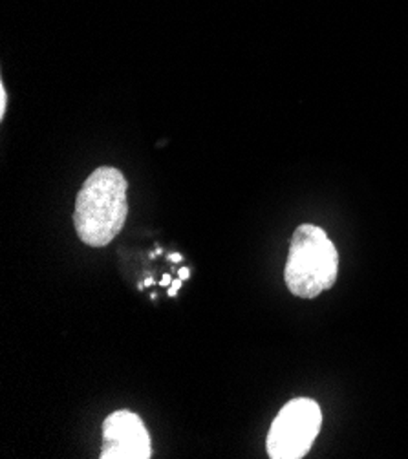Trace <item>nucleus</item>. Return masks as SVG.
Segmentation results:
<instances>
[{
  "label": "nucleus",
  "instance_id": "10",
  "mask_svg": "<svg viewBox=\"0 0 408 459\" xmlns=\"http://www.w3.org/2000/svg\"><path fill=\"white\" fill-rule=\"evenodd\" d=\"M143 284H145V288H147V286H152V284H154V281H152V279H147Z\"/></svg>",
  "mask_w": 408,
  "mask_h": 459
},
{
  "label": "nucleus",
  "instance_id": "9",
  "mask_svg": "<svg viewBox=\"0 0 408 459\" xmlns=\"http://www.w3.org/2000/svg\"><path fill=\"white\" fill-rule=\"evenodd\" d=\"M169 260H170V262H181V255L172 253V255H169Z\"/></svg>",
  "mask_w": 408,
  "mask_h": 459
},
{
  "label": "nucleus",
  "instance_id": "1",
  "mask_svg": "<svg viewBox=\"0 0 408 459\" xmlns=\"http://www.w3.org/2000/svg\"><path fill=\"white\" fill-rule=\"evenodd\" d=\"M126 193V178L114 167H100L84 179L74 211L75 233L82 244L107 247L119 237L128 214Z\"/></svg>",
  "mask_w": 408,
  "mask_h": 459
},
{
  "label": "nucleus",
  "instance_id": "5",
  "mask_svg": "<svg viewBox=\"0 0 408 459\" xmlns=\"http://www.w3.org/2000/svg\"><path fill=\"white\" fill-rule=\"evenodd\" d=\"M8 108V94H6V86L0 84V117L4 119Z\"/></svg>",
  "mask_w": 408,
  "mask_h": 459
},
{
  "label": "nucleus",
  "instance_id": "6",
  "mask_svg": "<svg viewBox=\"0 0 408 459\" xmlns=\"http://www.w3.org/2000/svg\"><path fill=\"white\" fill-rule=\"evenodd\" d=\"M181 284H184V281H181L179 277H178V281H172V286L169 288V293H167V295H169V297H176V295H178V290L181 288Z\"/></svg>",
  "mask_w": 408,
  "mask_h": 459
},
{
  "label": "nucleus",
  "instance_id": "2",
  "mask_svg": "<svg viewBox=\"0 0 408 459\" xmlns=\"http://www.w3.org/2000/svg\"><path fill=\"white\" fill-rule=\"evenodd\" d=\"M337 273L339 255L325 229L313 223L299 225L284 269L290 293L299 299H317L335 286Z\"/></svg>",
  "mask_w": 408,
  "mask_h": 459
},
{
  "label": "nucleus",
  "instance_id": "7",
  "mask_svg": "<svg viewBox=\"0 0 408 459\" xmlns=\"http://www.w3.org/2000/svg\"><path fill=\"white\" fill-rule=\"evenodd\" d=\"M178 277H179L181 281H187V279L191 277V271H189L187 267H181V269H179V273H178Z\"/></svg>",
  "mask_w": 408,
  "mask_h": 459
},
{
  "label": "nucleus",
  "instance_id": "3",
  "mask_svg": "<svg viewBox=\"0 0 408 459\" xmlns=\"http://www.w3.org/2000/svg\"><path fill=\"white\" fill-rule=\"evenodd\" d=\"M323 411L309 397L291 399L271 423L267 434V454L271 459L304 457L321 432Z\"/></svg>",
  "mask_w": 408,
  "mask_h": 459
},
{
  "label": "nucleus",
  "instance_id": "8",
  "mask_svg": "<svg viewBox=\"0 0 408 459\" xmlns=\"http://www.w3.org/2000/svg\"><path fill=\"white\" fill-rule=\"evenodd\" d=\"M161 286H170V274H163V279L160 281Z\"/></svg>",
  "mask_w": 408,
  "mask_h": 459
},
{
  "label": "nucleus",
  "instance_id": "4",
  "mask_svg": "<svg viewBox=\"0 0 408 459\" xmlns=\"http://www.w3.org/2000/svg\"><path fill=\"white\" fill-rule=\"evenodd\" d=\"M151 454V436L138 414L117 410L103 421L101 459H149Z\"/></svg>",
  "mask_w": 408,
  "mask_h": 459
}]
</instances>
